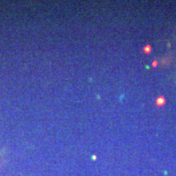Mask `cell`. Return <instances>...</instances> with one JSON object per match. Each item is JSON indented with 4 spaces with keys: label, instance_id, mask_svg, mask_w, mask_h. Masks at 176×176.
I'll use <instances>...</instances> for the list:
<instances>
[{
    "label": "cell",
    "instance_id": "7a4b0ae2",
    "mask_svg": "<svg viewBox=\"0 0 176 176\" xmlns=\"http://www.w3.org/2000/svg\"><path fill=\"white\" fill-rule=\"evenodd\" d=\"M143 51H144L145 54H149V53L152 51V46H151L149 44L146 45L145 46L143 47Z\"/></svg>",
    "mask_w": 176,
    "mask_h": 176
},
{
    "label": "cell",
    "instance_id": "6da1fadb",
    "mask_svg": "<svg viewBox=\"0 0 176 176\" xmlns=\"http://www.w3.org/2000/svg\"><path fill=\"white\" fill-rule=\"evenodd\" d=\"M156 105H157L159 107L164 105L166 104V99L163 96H160L158 98H157V99H156Z\"/></svg>",
    "mask_w": 176,
    "mask_h": 176
},
{
    "label": "cell",
    "instance_id": "3957f363",
    "mask_svg": "<svg viewBox=\"0 0 176 176\" xmlns=\"http://www.w3.org/2000/svg\"><path fill=\"white\" fill-rule=\"evenodd\" d=\"M157 65V60H154V61L152 62V67H156Z\"/></svg>",
    "mask_w": 176,
    "mask_h": 176
}]
</instances>
